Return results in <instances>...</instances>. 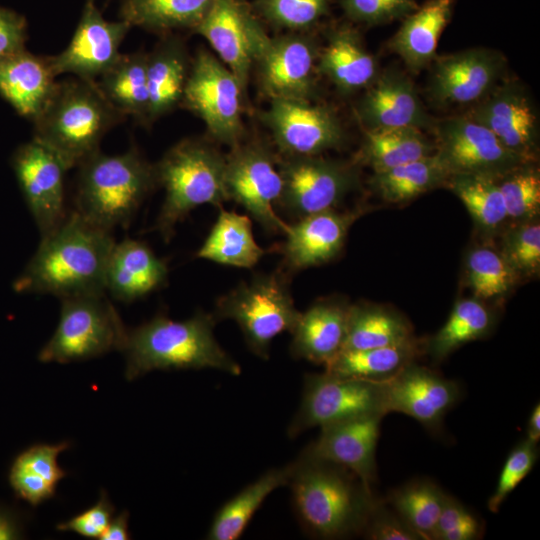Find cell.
<instances>
[{
	"mask_svg": "<svg viewBox=\"0 0 540 540\" xmlns=\"http://www.w3.org/2000/svg\"><path fill=\"white\" fill-rule=\"evenodd\" d=\"M114 244L111 232L73 210L41 237L13 287L19 293L48 294L60 300L106 293L105 273Z\"/></svg>",
	"mask_w": 540,
	"mask_h": 540,
	"instance_id": "cell-1",
	"label": "cell"
},
{
	"mask_svg": "<svg viewBox=\"0 0 540 540\" xmlns=\"http://www.w3.org/2000/svg\"><path fill=\"white\" fill-rule=\"evenodd\" d=\"M287 486L302 530L324 540L361 535L377 497L347 468L304 450L291 462Z\"/></svg>",
	"mask_w": 540,
	"mask_h": 540,
	"instance_id": "cell-2",
	"label": "cell"
},
{
	"mask_svg": "<svg viewBox=\"0 0 540 540\" xmlns=\"http://www.w3.org/2000/svg\"><path fill=\"white\" fill-rule=\"evenodd\" d=\"M216 323L212 313L202 310L181 321L160 313L127 330L121 349L126 379L132 381L153 370L184 369H214L239 376L240 364L215 338Z\"/></svg>",
	"mask_w": 540,
	"mask_h": 540,
	"instance_id": "cell-3",
	"label": "cell"
},
{
	"mask_svg": "<svg viewBox=\"0 0 540 540\" xmlns=\"http://www.w3.org/2000/svg\"><path fill=\"white\" fill-rule=\"evenodd\" d=\"M123 120L96 81L73 77L56 82L32 121L33 138L56 153L69 170L100 151L104 135Z\"/></svg>",
	"mask_w": 540,
	"mask_h": 540,
	"instance_id": "cell-4",
	"label": "cell"
},
{
	"mask_svg": "<svg viewBox=\"0 0 540 540\" xmlns=\"http://www.w3.org/2000/svg\"><path fill=\"white\" fill-rule=\"evenodd\" d=\"M77 167L74 210L109 232L127 227L145 198L158 187L154 164L134 146L115 155L98 151Z\"/></svg>",
	"mask_w": 540,
	"mask_h": 540,
	"instance_id": "cell-5",
	"label": "cell"
},
{
	"mask_svg": "<svg viewBox=\"0 0 540 540\" xmlns=\"http://www.w3.org/2000/svg\"><path fill=\"white\" fill-rule=\"evenodd\" d=\"M226 155L208 138H185L154 164L157 186L165 191L155 228L165 242L193 209L229 200L225 185Z\"/></svg>",
	"mask_w": 540,
	"mask_h": 540,
	"instance_id": "cell-6",
	"label": "cell"
},
{
	"mask_svg": "<svg viewBox=\"0 0 540 540\" xmlns=\"http://www.w3.org/2000/svg\"><path fill=\"white\" fill-rule=\"evenodd\" d=\"M290 275L277 270L257 274L216 301V321L233 320L246 346L257 357L268 360L274 338L292 332L301 312L295 307L289 288Z\"/></svg>",
	"mask_w": 540,
	"mask_h": 540,
	"instance_id": "cell-7",
	"label": "cell"
},
{
	"mask_svg": "<svg viewBox=\"0 0 540 540\" xmlns=\"http://www.w3.org/2000/svg\"><path fill=\"white\" fill-rule=\"evenodd\" d=\"M127 330L106 293L61 299L58 325L38 359L70 363L121 351Z\"/></svg>",
	"mask_w": 540,
	"mask_h": 540,
	"instance_id": "cell-8",
	"label": "cell"
},
{
	"mask_svg": "<svg viewBox=\"0 0 540 540\" xmlns=\"http://www.w3.org/2000/svg\"><path fill=\"white\" fill-rule=\"evenodd\" d=\"M245 90L233 72L209 51L199 49L191 60L180 107L199 117L213 143L230 148L244 140Z\"/></svg>",
	"mask_w": 540,
	"mask_h": 540,
	"instance_id": "cell-9",
	"label": "cell"
},
{
	"mask_svg": "<svg viewBox=\"0 0 540 540\" xmlns=\"http://www.w3.org/2000/svg\"><path fill=\"white\" fill-rule=\"evenodd\" d=\"M374 414H387L384 382L342 377L325 371L307 373L299 407L286 432L293 439L314 427Z\"/></svg>",
	"mask_w": 540,
	"mask_h": 540,
	"instance_id": "cell-10",
	"label": "cell"
},
{
	"mask_svg": "<svg viewBox=\"0 0 540 540\" xmlns=\"http://www.w3.org/2000/svg\"><path fill=\"white\" fill-rule=\"evenodd\" d=\"M278 157L260 140H243L226 154L225 185L229 200L240 204L270 234L289 225L276 213L282 192Z\"/></svg>",
	"mask_w": 540,
	"mask_h": 540,
	"instance_id": "cell-11",
	"label": "cell"
},
{
	"mask_svg": "<svg viewBox=\"0 0 540 540\" xmlns=\"http://www.w3.org/2000/svg\"><path fill=\"white\" fill-rule=\"evenodd\" d=\"M282 192L278 205L290 216L334 209L357 184L350 164L320 155L278 158Z\"/></svg>",
	"mask_w": 540,
	"mask_h": 540,
	"instance_id": "cell-12",
	"label": "cell"
},
{
	"mask_svg": "<svg viewBox=\"0 0 540 540\" xmlns=\"http://www.w3.org/2000/svg\"><path fill=\"white\" fill-rule=\"evenodd\" d=\"M317 43L311 31L269 36L253 65L260 93L269 100L313 101L320 51Z\"/></svg>",
	"mask_w": 540,
	"mask_h": 540,
	"instance_id": "cell-13",
	"label": "cell"
},
{
	"mask_svg": "<svg viewBox=\"0 0 540 540\" xmlns=\"http://www.w3.org/2000/svg\"><path fill=\"white\" fill-rule=\"evenodd\" d=\"M260 118L284 157L321 155L345 142V130L336 112L310 100H269Z\"/></svg>",
	"mask_w": 540,
	"mask_h": 540,
	"instance_id": "cell-14",
	"label": "cell"
},
{
	"mask_svg": "<svg viewBox=\"0 0 540 540\" xmlns=\"http://www.w3.org/2000/svg\"><path fill=\"white\" fill-rule=\"evenodd\" d=\"M193 33L204 37L246 91L254 62L269 38L247 0H213Z\"/></svg>",
	"mask_w": 540,
	"mask_h": 540,
	"instance_id": "cell-15",
	"label": "cell"
},
{
	"mask_svg": "<svg viewBox=\"0 0 540 540\" xmlns=\"http://www.w3.org/2000/svg\"><path fill=\"white\" fill-rule=\"evenodd\" d=\"M436 154L450 174H503L525 164L485 126L465 116L434 122Z\"/></svg>",
	"mask_w": 540,
	"mask_h": 540,
	"instance_id": "cell-16",
	"label": "cell"
},
{
	"mask_svg": "<svg viewBox=\"0 0 540 540\" xmlns=\"http://www.w3.org/2000/svg\"><path fill=\"white\" fill-rule=\"evenodd\" d=\"M12 167L40 235L45 236L68 214L64 188L68 168L56 153L34 138L16 149Z\"/></svg>",
	"mask_w": 540,
	"mask_h": 540,
	"instance_id": "cell-17",
	"label": "cell"
},
{
	"mask_svg": "<svg viewBox=\"0 0 540 540\" xmlns=\"http://www.w3.org/2000/svg\"><path fill=\"white\" fill-rule=\"evenodd\" d=\"M131 28L120 19L106 20L95 1L86 0L67 47L48 56L55 75L71 74L96 81L120 55V46Z\"/></svg>",
	"mask_w": 540,
	"mask_h": 540,
	"instance_id": "cell-18",
	"label": "cell"
},
{
	"mask_svg": "<svg viewBox=\"0 0 540 540\" xmlns=\"http://www.w3.org/2000/svg\"><path fill=\"white\" fill-rule=\"evenodd\" d=\"M431 64L428 92L445 106L479 102L497 86L505 69L504 57L487 48L436 56Z\"/></svg>",
	"mask_w": 540,
	"mask_h": 540,
	"instance_id": "cell-19",
	"label": "cell"
},
{
	"mask_svg": "<svg viewBox=\"0 0 540 540\" xmlns=\"http://www.w3.org/2000/svg\"><path fill=\"white\" fill-rule=\"evenodd\" d=\"M457 382L412 362L384 382L387 414H406L430 431H438L443 418L460 399Z\"/></svg>",
	"mask_w": 540,
	"mask_h": 540,
	"instance_id": "cell-20",
	"label": "cell"
},
{
	"mask_svg": "<svg viewBox=\"0 0 540 540\" xmlns=\"http://www.w3.org/2000/svg\"><path fill=\"white\" fill-rule=\"evenodd\" d=\"M363 130L400 127L427 129L434 125L412 80L402 71L389 68L378 73L356 107Z\"/></svg>",
	"mask_w": 540,
	"mask_h": 540,
	"instance_id": "cell-21",
	"label": "cell"
},
{
	"mask_svg": "<svg viewBox=\"0 0 540 540\" xmlns=\"http://www.w3.org/2000/svg\"><path fill=\"white\" fill-rule=\"evenodd\" d=\"M466 116L488 128L509 150L529 162L534 160L537 115L520 85L512 82L497 85Z\"/></svg>",
	"mask_w": 540,
	"mask_h": 540,
	"instance_id": "cell-22",
	"label": "cell"
},
{
	"mask_svg": "<svg viewBox=\"0 0 540 540\" xmlns=\"http://www.w3.org/2000/svg\"><path fill=\"white\" fill-rule=\"evenodd\" d=\"M362 212H337L335 209L314 213L289 225L286 240L279 245L282 271L288 275L318 266L335 258L341 251L348 230Z\"/></svg>",
	"mask_w": 540,
	"mask_h": 540,
	"instance_id": "cell-23",
	"label": "cell"
},
{
	"mask_svg": "<svg viewBox=\"0 0 540 540\" xmlns=\"http://www.w3.org/2000/svg\"><path fill=\"white\" fill-rule=\"evenodd\" d=\"M383 417L367 415L321 427L318 438L303 450L347 468L372 488L377 480L376 447Z\"/></svg>",
	"mask_w": 540,
	"mask_h": 540,
	"instance_id": "cell-24",
	"label": "cell"
},
{
	"mask_svg": "<svg viewBox=\"0 0 540 540\" xmlns=\"http://www.w3.org/2000/svg\"><path fill=\"white\" fill-rule=\"evenodd\" d=\"M167 279V263L147 244L129 238L115 242L106 267V294L131 303L163 287Z\"/></svg>",
	"mask_w": 540,
	"mask_h": 540,
	"instance_id": "cell-25",
	"label": "cell"
},
{
	"mask_svg": "<svg viewBox=\"0 0 540 540\" xmlns=\"http://www.w3.org/2000/svg\"><path fill=\"white\" fill-rule=\"evenodd\" d=\"M317 69L343 95L366 89L379 73L376 59L348 22L332 25L327 30L326 45L319 51Z\"/></svg>",
	"mask_w": 540,
	"mask_h": 540,
	"instance_id": "cell-26",
	"label": "cell"
},
{
	"mask_svg": "<svg viewBox=\"0 0 540 540\" xmlns=\"http://www.w3.org/2000/svg\"><path fill=\"white\" fill-rule=\"evenodd\" d=\"M350 305L341 299H322L301 312L292 330L290 354L324 366L345 345Z\"/></svg>",
	"mask_w": 540,
	"mask_h": 540,
	"instance_id": "cell-27",
	"label": "cell"
},
{
	"mask_svg": "<svg viewBox=\"0 0 540 540\" xmlns=\"http://www.w3.org/2000/svg\"><path fill=\"white\" fill-rule=\"evenodd\" d=\"M191 60L184 40L177 34L161 36L147 52L149 105L146 127L180 107Z\"/></svg>",
	"mask_w": 540,
	"mask_h": 540,
	"instance_id": "cell-28",
	"label": "cell"
},
{
	"mask_svg": "<svg viewBox=\"0 0 540 540\" xmlns=\"http://www.w3.org/2000/svg\"><path fill=\"white\" fill-rule=\"evenodd\" d=\"M56 77L48 56L24 49L0 59V95L31 121L52 94Z\"/></svg>",
	"mask_w": 540,
	"mask_h": 540,
	"instance_id": "cell-29",
	"label": "cell"
},
{
	"mask_svg": "<svg viewBox=\"0 0 540 540\" xmlns=\"http://www.w3.org/2000/svg\"><path fill=\"white\" fill-rule=\"evenodd\" d=\"M456 3L457 0H426L403 19L389 47L411 72H420L435 59L439 38Z\"/></svg>",
	"mask_w": 540,
	"mask_h": 540,
	"instance_id": "cell-30",
	"label": "cell"
},
{
	"mask_svg": "<svg viewBox=\"0 0 540 540\" xmlns=\"http://www.w3.org/2000/svg\"><path fill=\"white\" fill-rule=\"evenodd\" d=\"M146 55L144 51L120 53L96 80L100 92L115 110L144 126L149 105Z\"/></svg>",
	"mask_w": 540,
	"mask_h": 540,
	"instance_id": "cell-31",
	"label": "cell"
},
{
	"mask_svg": "<svg viewBox=\"0 0 540 540\" xmlns=\"http://www.w3.org/2000/svg\"><path fill=\"white\" fill-rule=\"evenodd\" d=\"M291 463L271 468L225 502L215 513L208 540H237L247 528L256 511L276 489L287 486Z\"/></svg>",
	"mask_w": 540,
	"mask_h": 540,
	"instance_id": "cell-32",
	"label": "cell"
},
{
	"mask_svg": "<svg viewBox=\"0 0 540 540\" xmlns=\"http://www.w3.org/2000/svg\"><path fill=\"white\" fill-rule=\"evenodd\" d=\"M71 446L68 441L57 444H35L22 452L10 471V483L18 497L37 506L54 497L57 485L67 476L57 461L59 454Z\"/></svg>",
	"mask_w": 540,
	"mask_h": 540,
	"instance_id": "cell-33",
	"label": "cell"
},
{
	"mask_svg": "<svg viewBox=\"0 0 540 540\" xmlns=\"http://www.w3.org/2000/svg\"><path fill=\"white\" fill-rule=\"evenodd\" d=\"M213 0H121L119 19L160 37L199 25Z\"/></svg>",
	"mask_w": 540,
	"mask_h": 540,
	"instance_id": "cell-34",
	"label": "cell"
},
{
	"mask_svg": "<svg viewBox=\"0 0 540 540\" xmlns=\"http://www.w3.org/2000/svg\"><path fill=\"white\" fill-rule=\"evenodd\" d=\"M265 253L254 239L249 216L220 207L218 218L196 256L222 265L252 268Z\"/></svg>",
	"mask_w": 540,
	"mask_h": 540,
	"instance_id": "cell-35",
	"label": "cell"
},
{
	"mask_svg": "<svg viewBox=\"0 0 540 540\" xmlns=\"http://www.w3.org/2000/svg\"><path fill=\"white\" fill-rule=\"evenodd\" d=\"M420 352L422 349L415 338L391 346L344 349L325 365V372L342 377L385 382L405 366L415 362Z\"/></svg>",
	"mask_w": 540,
	"mask_h": 540,
	"instance_id": "cell-36",
	"label": "cell"
},
{
	"mask_svg": "<svg viewBox=\"0 0 540 540\" xmlns=\"http://www.w3.org/2000/svg\"><path fill=\"white\" fill-rule=\"evenodd\" d=\"M435 152V143L415 127L364 130L358 159L379 173Z\"/></svg>",
	"mask_w": 540,
	"mask_h": 540,
	"instance_id": "cell-37",
	"label": "cell"
},
{
	"mask_svg": "<svg viewBox=\"0 0 540 540\" xmlns=\"http://www.w3.org/2000/svg\"><path fill=\"white\" fill-rule=\"evenodd\" d=\"M449 170L434 153L384 172L374 173L373 190L385 201L402 203L446 184Z\"/></svg>",
	"mask_w": 540,
	"mask_h": 540,
	"instance_id": "cell-38",
	"label": "cell"
},
{
	"mask_svg": "<svg viewBox=\"0 0 540 540\" xmlns=\"http://www.w3.org/2000/svg\"><path fill=\"white\" fill-rule=\"evenodd\" d=\"M413 338L410 324L399 314L375 305H350L344 349L391 346Z\"/></svg>",
	"mask_w": 540,
	"mask_h": 540,
	"instance_id": "cell-39",
	"label": "cell"
},
{
	"mask_svg": "<svg viewBox=\"0 0 540 540\" xmlns=\"http://www.w3.org/2000/svg\"><path fill=\"white\" fill-rule=\"evenodd\" d=\"M494 317L477 298L458 301L445 324L426 343V351L437 362L445 359L460 346L489 334Z\"/></svg>",
	"mask_w": 540,
	"mask_h": 540,
	"instance_id": "cell-40",
	"label": "cell"
},
{
	"mask_svg": "<svg viewBox=\"0 0 540 540\" xmlns=\"http://www.w3.org/2000/svg\"><path fill=\"white\" fill-rule=\"evenodd\" d=\"M444 496L436 483L422 478L391 490L385 500L422 540H436Z\"/></svg>",
	"mask_w": 540,
	"mask_h": 540,
	"instance_id": "cell-41",
	"label": "cell"
},
{
	"mask_svg": "<svg viewBox=\"0 0 540 540\" xmlns=\"http://www.w3.org/2000/svg\"><path fill=\"white\" fill-rule=\"evenodd\" d=\"M496 176L453 174L446 182L462 201L475 223L484 231L498 229L508 218Z\"/></svg>",
	"mask_w": 540,
	"mask_h": 540,
	"instance_id": "cell-42",
	"label": "cell"
},
{
	"mask_svg": "<svg viewBox=\"0 0 540 540\" xmlns=\"http://www.w3.org/2000/svg\"><path fill=\"white\" fill-rule=\"evenodd\" d=\"M333 0H254L262 22L286 32H310L327 16Z\"/></svg>",
	"mask_w": 540,
	"mask_h": 540,
	"instance_id": "cell-43",
	"label": "cell"
},
{
	"mask_svg": "<svg viewBox=\"0 0 540 540\" xmlns=\"http://www.w3.org/2000/svg\"><path fill=\"white\" fill-rule=\"evenodd\" d=\"M466 273L469 286L477 299L502 296L518 279L502 254L489 247H477L469 252Z\"/></svg>",
	"mask_w": 540,
	"mask_h": 540,
	"instance_id": "cell-44",
	"label": "cell"
},
{
	"mask_svg": "<svg viewBox=\"0 0 540 540\" xmlns=\"http://www.w3.org/2000/svg\"><path fill=\"white\" fill-rule=\"evenodd\" d=\"M507 217L531 221L540 209V176L529 164L519 166L497 178Z\"/></svg>",
	"mask_w": 540,
	"mask_h": 540,
	"instance_id": "cell-45",
	"label": "cell"
},
{
	"mask_svg": "<svg viewBox=\"0 0 540 540\" xmlns=\"http://www.w3.org/2000/svg\"><path fill=\"white\" fill-rule=\"evenodd\" d=\"M518 278L535 275L540 267V225L526 221L511 228L500 252Z\"/></svg>",
	"mask_w": 540,
	"mask_h": 540,
	"instance_id": "cell-46",
	"label": "cell"
},
{
	"mask_svg": "<svg viewBox=\"0 0 540 540\" xmlns=\"http://www.w3.org/2000/svg\"><path fill=\"white\" fill-rule=\"evenodd\" d=\"M538 456L537 444L526 438L511 450L504 462L495 490L487 502V507L492 513L499 511L508 495L531 472Z\"/></svg>",
	"mask_w": 540,
	"mask_h": 540,
	"instance_id": "cell-47",
	"label": "cell"
},
{
	"mask_svg": "<svg viewBox=\"0 0 540 540\" xmlns=\"http://www.w3.org/2000/svg\"><path fill=\"white\" fill-rule=\"evenodd\" d=\"M351 23L374 26L404 19L418 8L417 0H340Z\"/></svg>",
	"mask_w": 540,
	"mask_h": 540,
	"instance_id": "cell-48",
	"label": "cell"
},
{
	"mask_svg": "<svg viewBox=\"0 0 540 540\" xmlns=\"http://www.w3.org/2000/svg\"><path fill=\"white\" fill-rule=\"evenodd\" d=\"M483 532L482 521L463 503L445 493L436 540H477Z\"/></svg>",
	"mask_w": 540,
	"mask_h": 540,
	"instance_id": "cell-49",
	"label": "cell"
},
{
	"mask_svg": "<svg viewBox=\"0 0 540 540\" xmlns=\"http://www.w3.org/2000/svg\"><path fill=\"white\" fill-rule=\"evenodd\" d=\"M368 540H422L385 499L376 497L361 533Z\"/></svg>",
	"mask_w": 540,
	"mask_h": 540,
	"instance_id": "cell-50",
	"label": "cell"
},
{
	"mask_svg": "<svg viewBox=\"0 0 540 540\" xmlns=\"http://www.w3.org/2000/svg\"><path fill=\"white\" fill-rule=\"evenodd\" d=\"M115 508L105 491H101L98 501L88 509L73 516L67 521L59 523V531H72L83 537L100 539L111 519Z\"/></svg>",
	"mask_w": 540,
	"mask_h": 540,
	"instance_id": "cell-51",
	"label": "cell"
},
{
	"mask_svg": "<svg viewBox=\"0 0 540 540\" xmlns=\"http://www.w3.org/2000/svg\"><path fill=\"white\" fill-rule=\"evenodd\" d=\"M27 40V21L21 14L0 7V59L22 51Z\"/></svg>",
	"mask_w": 540,
	"mask_h": 540,
	"instance_id": "cell-52",
	"label": "cell"
},
{
	"mask_svg": "<svg viewBox=\"0 0 540 540\" xmlns=\"http://www.w3.org/2000/svg\"><path fill=\"white\" fill-rule=\"evenodd\" d=\"M129 513L122 511L112 518L100 540H128L131 538L128 531Z\"/></svg>",
	"mask_w": 540,
	"mask_h": 540,
	"instance_id": "cell-53",
	"label": "cell"
},
{
	"mask_svg": "<svg viewBox=\"0 0 540 540\" xmlns=\"http://www.w3.org/2000/svg\"><path fill=\"white\" fill-rule=\"evenodd\" d=\"M19 537V527L15 519L6 512L0 511V540H10Z\"/></svg>",
	"mask_w": 540,
	"mask_h": 540,
	"instance_id": "cell-54",
	"label": "cell"
},
{
	"mask_svg": "<svg viewBox=\"0 0 540 540\" xmlns=\"http://www.w3.org/2000/svg\"><path fill=\"white\" fill-rule=\"evenodd\" d=\"M526 439L538 443L540 439V405L537 403L529 416L526 428Z\"/></svg>",
	"mask_w": 540,
	"mask_h": 540,
	"instance_id": "cell-55",
	"label": "cell"
},
{
	"mask_svg": "<svg viewBox=\"0 0 540 540\" xmlns=\"http://www.w3.org/2000/svg\"><path fill=\"white\" fill-rule=\"evenodd\" d=\"M90 1H95V0H90ZM107 1H108V0H106V2H107Z\"/></svg>",
	"mask_w": 540,
	"mask_h": 540,
	"instance_id": "cell-56",
	"label": "cell"
}]
</instances>
